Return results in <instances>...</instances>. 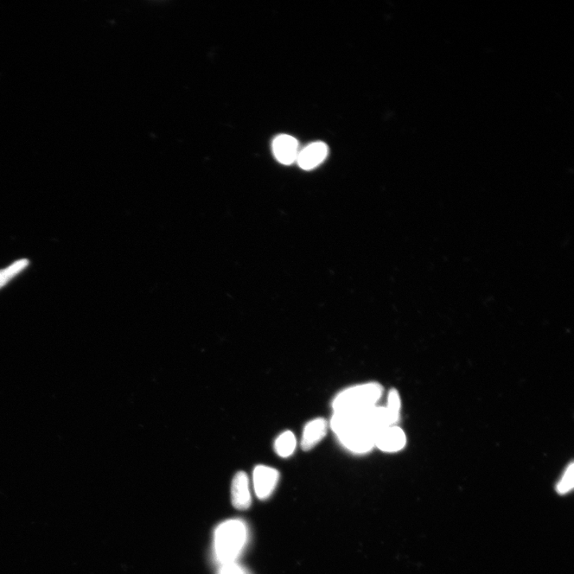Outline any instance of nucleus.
<instances>
[{"instance_id": "1", "label": "nucleus", "mask_w": 574, "mask_h": 574, "mask_svg": "<svg viewBox=\"0 0 574 574\" xmlns=\"http://www.w3.org/2000/svg\"><path fill=\"white\" fill-rule=\"evenodd\" d=\"M248 541V529L240 519L223 522L215 529L213 540V556L221 565L234 563Z\"/></svg>"}, {"instance_id": "2", "label": "nucleus", "mask_w": 574, "mask_h": 574, "mask_svg": "<svg viewBox=\"0 0 574 574\" xmlns=\"http://www.w3.org/2000/svg\"><path fill=\"white\" fill-rule=\"evenodd\" d=\"M383 393V387L372 382L350 387L338 393L332 403L334 412H359L373 407Z\"/></svg>"}, {"instance_id": "3", "label": "nucleus", "mask_w": 574, "mask_h": 574, "mask_svg": "<svg viewBox=\"0 0 574 574\" xmlns=\"http://www.w3.org/2000/svg\"><path fill=\"white\" fill-rule=\"evenodd\" d=\"M279 480V473L276 469L259 465L253 472V483L255 494L259 500L269 497L276 489Z\"/></svg>"}, {"instance_id": "4", "label": "nucleus", "mask_w": 574, "mask_h": 574, "mask_svg": "<svg viewBox=\"0 0 574 574\" xmlns=\"http://www.w3.org/2000/svg\"><path fill=\"white\" fill-rule=\"evenodd\" d=\"M406 444V436L400 427L392 425L384 427L376 434L375 446L386 452H397Z\"/></svg>"}, {"instance_id": "5", "label": "nucleus", "mask_w": 574, "mask_h": 574, "mask_svg": "<svg viewBox=\"0 0 574 574\" xmlns=\"http://www.w3.org/2000/svg\"><path fill=\"white\" fill-rule=\"evenodd\" d=\"M272 149L274 157L280 163L288 165L297 161L299 150L295 137L286 134L279 135L274 140Z\"/></svg>"}, {"instance_id": "6", "label": "nucleus", "mask_w": 574, "mask_h": 574, "mask_svg": "<svg viewBox=\"0 0 574 574\" xmlns=\"http://www.w3.org/2000/svg\"><path fill=\"white\" fill-rule=\"evenodd\" d=\"M232 501L236 509L247 510L252 505V495L247 475L240 471L232 483Z\"/></svg>"}, {"instance_id": "7", "label": "nucleus", "mask_w": 574, "mask_h": 574, "mask_svg": "<svg viewBox=\"0 0 574 574\" xmlns=\"http://www.w3.org/2000/svg\"><path fill=\"white\" fill-rule=\"evenodd\" d=\"M328 154L327 145L323 142L312 143L299 151L297 162L302 169L310 170L320 164Z\"/></svg>"}, {"instance_id": "8", "label": "nucleus", "mask_w": 574, "mask_h": 574, "mask_svg": "<svg viewBox=\"0 0 574 574\" xmlns=\"http://www.w3.org/2000/svg\"><path fill=\"white\" fill-rule=\"evenodd\" d=\"M328 423L324 418H317L310 421L304 427L301 446L308 451L314 449L327 435Z\"/></svg>"}, {"instance_id": "9", "label": "nucleus", "mask_w": 574, "mask_h": 574, "mask_svg": "<svg viewBox=\"0 0 574 574\" xmlns=\"http://www.w3.org/2000/svg\"><path fill=\"white\" fill-rule=\"evenodd\" d=\"M297 441L295 434L286 431L276 439L274 449L277 454L283 458L289 457L296 449Z\"/></svg>"}, {"instance_id": "10", "label": "nucleus", "mask_w": 574, "mask_h": 574, "mask_svg": "<svg viewBox=\"0 0 574 574\" xmlns=\"http://www.w3.org/2000/svg\"><path fill=\"white\" fill-rule=\"evenodd\" d=\"M29 265V260L23 259L15 261L5 269L0 270V289L8 284L12 278L18 276Z\"/></svg>"}, {"instance_id": "11", "label": "nucleus", "mask_w": 574, "mask_h": 574, "mask_svg": "<svg viewBox=\"0 0 574 574\" xmlns=\"http://www.w3.org/2000/svg\"><path fill=\"white\" fill-rule=\"evenodd\" d=\"M400 394L397 389L393 388L388 393V403L386 407L395 424L398 422L400 418Z\"/></svg>"}, {"instance_id": "12", "label": "nucleus", "mask_w": 574, "mask_h": 574, "mask_svg": "<svg viewBox=\"0 0 574 574\" xmlns=\"http://www.w3.org/2000/svg\"><path fill=\"white\" fill-rule=\"evenodd\" d=\"M573 463L568 466L564 475L557 485V491L560 495H565L573 488Z\"/></svg>"}]
</instances>
